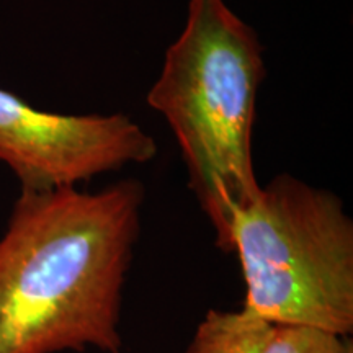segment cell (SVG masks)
<instances>
[{
    "label": "cell",
    "mask_w": 353,
    "mask_h": 353,
    "mask_svg": "<svg viewBox=\"0 0 353 353\" xmlns=\"http://www.w3.org/2000/svg\"><path fill=\"white\" fill-rule=\"evenodd\" d=\"M144 187L25 192L0 237V353H121Z\"/></svg>",
    "instance_id": "obj_1"
},
{
    "label": "cell",
    "mask_w": 353,
    "mask_h": 353,
    "mask_svg": "<svg viewBox=\"0 0 353 353\" xmlns=\"http://www.w3.org/2000/svg\"><path fill=\"white\" fill-rule=\"evenodd\" d=\"M265 74L259 34L224 0H190L148 105L179 144L188 187L226 250L234 216L257 196L252 139Z\"/></svg>",
    "instance_id": "obj_2"
},
{
    "label": "cell",
    "mask_w": 353,
    "mask_h": 353,
    "mask_svg": "<svg viewBox=\"0 0 353 353\" xmlns=\"http://www.w3.org/2000/svg\"><path fill=\"white\" fill-rule=\"evenodd\" d=\"M242 307L270 325L352 337L353 221L334 192L281 174L234 216Z\"/></svg>",
    "instance_id": "obj_3"
},
{
    "label": "cell",
    "mask_w": 353,
    "mask_h": 353,
    "mask_svg": "<svg viewBox=\"0 0 353 353\" xmlns=\"http://www.w3.org/2000/svg\"><path fill=\"white\" fill-rule=\"evenodd\" d=\"M156 156L152 136L125 113L43 112L0 88V161L25 192L79 187Z\"/></svg>",
    "instance_id": "obj_4"
},
{
    "label": "cell",
    "mask_w": 353,
    "mask_h": 353,
    "mask_svg": "<svg viewBox=\"0 0 353 353\" xmlns=\"http://www.w3.org/2000/svg\"><path fill=\"white\" fill-rule=\"evenodd\" d=\"M270 324L247 309L206 312L185 353H262Z\"/></svg>",
    "instance_id": "obj_5"
},
{
    "label": "cell",
    "mask_w": 353,
    "mask_h": 353,
    "mask_svg": "<svg viewBox=\"0 0 353 353\" xmlns=\"http://www.w3.org/2000/svg\"><path fill=\"white\" fill-rule=\"evenodd\" d=\"M262 353H353V341L311 327L272 325Z\"/></svg>",
    "instance_id": "obj_6"
}]
</instances>
